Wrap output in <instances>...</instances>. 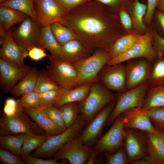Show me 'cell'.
I'll use <instances>...</instances> for the list:
<instances>
[{"label": "cell", "instance_id": "1", "mask_svg": "<svg viewBox=\"0 0 164 164\" xmlns=\"http://www.w3.org/2000/svg\"><path fill=\"white\" fill-rule=\"evenodd\" d=\"M62 24L74 31L92 54L98 49L109 52L114 42L127 33L118 14L97 0L74 8L66 15Z\"/></svg>", "mask_w": 164, "mask_h": 164}, {"label": "cell", "instance_id": "2", "mask_svg": "<svg viewBox=\"0 0 164 164\" xmlns=\"http://www.w3.org/2000/svg\"><path fill=\"white\" fill-rule=\"evenodd\" d=\"M117 99V94L111 92L99 81L93 83L87 97L79 103L78 114L87 124L102 109Z\"/></svg>", "mask_w": 164, "mask_h": 164}, {"label": "cell", "instance_id": "3", "mask_svg": "<svg viewBox=\"0 0 164 164\" xmlns=\"http://www.w3.org/2000/svg\"><path fill=\"white\" fill-rule=\"evenodd\" d=\"M112 58L109 52L98 49L89 57L72 64L78 73L76 87L99 81V73Z\"/></svg>", "mask_w": 164, "mask_h": 164}, {"label": "cell", "instance_id": "4", "mask_svg": "<svg viewBox=\"0 0 164 164\" xmlns=\"http://www.w3.org/2000/svg\"><path fill=\"white\" fill-rule=\"evenodd\" d=\"M87 123L81 116L70 127L61 133L50 136L39 148L32 154V156L37 158L47 157L54 154L65 144L80 134Z\"/></svg>", "mask_w": 164, "mask_h": 164}, {"label": "cell", "instance_id": "5", "mask_svg": "<svg viewBox=\"0 0 164 164\" xmlns=\"http://www.w3.org/2000/svg\"><path fill=\"white\" fill-rule=\"evenodd\" d=\"M21 134H46L45 132L32 121L22 109L18 108L16 114L9 117L5 116L0 119L1 136Z\"/></svg>", "mask_w": 164, "mask_h": 164}, {"label": "cell", "instance_id": "6", "mask_svg": "<svg viewBox=\"0 0 164 164\" xmlns=\"http://www.w3.org/2000/svg\"><path fill=\"white\" fill-rule=\"evenodd\" d=\"M149 86L146 81L138 86L117 94L115 105L106 124L110 126L120 114L131 109L142 107Z\"/></svg>", "mask_w": 164, "mask_h": 164}, {"label": "cell", "instance_id": "7", "mask_svg": "<svg viewBox=\"0 0 164 164\" xmlns=\"http://www.w3.org/2000/svg\"><path fill=\"white\" fill-rule=\"evenodd\" d=\"M157 57V54L153 46V36L149 27L142 39L127 52L112 59L105 66L122 63L129 60L143 58L153 63Z\"/></svg>", "mask_w": 164, "mask_h": 164}, {"label": "cell", "instance_id": "8", "mask_svg": "<svg viewBox=\"0 0 164 164\" xmlns=\"http://www.w3.org/2000/svg\"><path fill=\"white\" fill-rule=\"evenodd\" d=\"M124 116L123 113L114 120L110 129L97 142L94 149L98 152H112L124 145Z\"/></svg>", "mask_w": 164, "mask_h": 164}, {"label": "cell", "instance_id": "9", "mask_svg": "<svg viewBox=\"0 0 164 164\" xmlns=\"http://www.w3.org/2000/svg\"><path fill=\"white\" fill-rule=\"evenodd\" d=\"M47 71L50 77L61 87L70 89L75 87L78 73L72 64L58 60L50 59Z\"/></svg>", "mask_w": 164, "mask_h": 164}, {"label": "cell", "instance_id": "10", "mask_svg": "<svg viewBox=\"0 0 164 164\" xmlns=\"http://www.w3.org/2000/svg\"><path fill=\"white\" fill-rule=\"evenodd\" d=\"M99 81L110 91L121 93L127 91L125 65L105 66L99 73Z\"/></svg>", "mask_w": 164, "mask_h": 164}, {"label": "cell", "instance_id": "11", "mask_svg": "<svg viewBox=\"0 0 164 164\" xmlns=\"http://www.w3.org/2000/svg\"><path fill=\"white\" fill-rule=\"evenodd\" d=\"M34 4L40 27L64 21L67 14L56 0H34Z\"/></svg>", "mask_w": 164, "mask_h": 164}, {"label": "cell", "instance_id": "12", "mask_svg": "<svg viewBox=\"0 0 164 164\" xmlns=\"http://www.w3.org/2000/svg\"><path fill=\"white\" fill-rule=\"evenodd\" d=\"M37 22L29 16L25 19L11 33L15 42L29 50L37 47L41 29Z\"/></svg>", "mask_w": 164, "mask_h": 164}, {"label": "cell", "instance_id": "13", "mask_svg": "<svg viewBox=\"0 0 164 164\" xmlns=\"http://www.w3.org/2000/svg\"><path fill=\"white\" fill-rule=\"evenodd\" d=\"M90 150L82 143L81 134L65 144L55 153L53 159H67L71 164L87 163Z\"/></svg>", "mask_w": 164, "mask_h": 164}, {"label": "cell", "instance_id": "14", "mask_svg": "<svg viewBox=\"0 0 164 164\" xmlns=\"http://www.w3.org/2000/svg\"><path fill=\"white\" fill-rule=\"evenodd\" d=\"M127 61L125 67L127 90L147 81L152 63L143 58L133 59Z\"/></svg>", "mask_w": 164, "mask_h": 164}, {"label": "cell", "instance_id": "15", "mask_svg": "<svg viewBox=\"0 0 164 164\" xmlns=\"http://www.w3.org/2000/svg\"><path fill=\"white\" fill-rule=\"evenodd\" d=\"M116 101V100L105 107L87 124L81 134L84 145L89 146L97 139L115 105Z\"/></svg>", "mask_w": 164, "mask_h": 164}, {"label": "cell", "instance_id": "16", "mask_svg": "<svg viewBox=\"0 0 164 164\" xmlns=\"http://www.w3.org/2000/svg\"><path fill=\"white\" fill-rule=\"evenodd\" d=\"M129 162L148 155L144 132L133 128L125 129L124 145Z\"/></svg>", "mask_w": 164, "mask_h": 164}, {"label": "cell", "instance_id": "17", "mask_svg": "<svg viewBox=\"0 0 164 164\" xmlns=\"http://www.w3.org/2000/svg\"><path fill=\"white\" fill-rule=\"evenodd\" d=\"M31 67L27 65L20 67L14 63L0 57V82L5 92H10L26 75Z\"/></svg>", "mask_w": 164, "mask_h": 164}, {"label": "cell", "instance_id": "18", "mask_svg": "<svg viewBox=\"0 0 164 164\" xmlns=\"http://www.w3.org/2000/svg\"><path fill=\"white\" fill-rule=\"evenodd\" d=\"M0 57L8 60L22 67L25 65L24 60L27 56L29 50L16 43L14 40L11 29L0 36Z\"/></svg>", "mask_w": 164, "mask_h": 164}, {"label": "cell", "instance_id": "19", "mask_svg": "<svg viewBox=\"0 0 164 164\" xmlns=\"http://www.w3.org/2000/svg\"><path fill=\"white\" fill-rule=\"evenodd\" d=\"M123 113L125 129H135L151 133L157 131L153 126L147 111L141 107L131 109Z\"/></svg>", "mask_w": 164, "mask_h": 164}, {"label": "cell", "instance_id": "20", "mask_svg": "<svg viewBox=\"0 0 164 164\" xmlns=\"http://www.w3.org/2000/svg\"><path fill=\"white\" fill-rule=\"evenodd\" d=\"M92 54L80 40H73L62 46L58 60L72 64L89 57Z\"/></svg>", "mask_w": 164, "mask_h": 164}, {"label": "cell", "instance_id": "21", "mask_svg": "<svg viewBox=\"0 0 164 164\" xmlns=\"http://www.w3.org/2000/svg\"><path fill=\"white\" fill-rule=\"evenodd\" d=\"M151 164H162L164 159V131L144 132Z\"/></svg>", "mask_w": 164, "mask_h": 164}, {"label": "cell", "instance_id": "22", "mask_svg": "<svg viewBox=\"0 0 164 164\" xmlns=\"http://www.w3.org/2000/svg\"><path fill=\"white\" fill-rule=\"evenodd\" d=\"M24 111L50 136L57 135L64 130L54 123L46 114L39 108H24Z\"/></svg>", "mask_w": 164, "mask_h": 164}, {"label": "cell", "instance_id": "23", "mask_svg": "<svg viewBox=\"0 0 164 164\" xmlns=\"http://www.w3.org/2000/svg\"><path fill=\"white\" fill-rule=\"evenodd\" d=\"M92 84L87 83L70 89L60 87L58 96L53 106L59 108L67 103L83 101L88 96Z\"/></svg>", "mask_w": 164, "mask_h": 164}, {"label": "cell", "instance_id": "24", "mask_svg": "<svg viewBox=\"0 0 164 164\" xmlns=\"http://www.w3.org/2000/svg\"><path fill=\"white\" fill-rule=\"evenodd\" d=\"M125 9L132 19L135 32L144 35L148 29L143 22L147 9V4L142 2L140 0H134L126 6Z\"/></svg>", "mask_w": 164, "mask_h": 164}, {"label": "cell", "instance_id": "25", "mask_svg": "<svg viewBox=\"0 0 164 164\" xmlns=\"http://www.w3.org/2000/svg\"><path fill=\"white\" fill-rule=\"evenodd\" d=\"M37 47L49 50L51 54L49 59L59 60L62 46L54 37L50 26L43 27L41 29Z\"/></svg>", "mask_w": 164, "mask_h": 164}, {"label": "cell", "instance_id": "26", "mask_svg": "<svg viewBox=\"0 0 164 164\" xmlns=\"http://www.w3.org/2000/svg\"><path fill=\"white\" fill-rule=\"evenodd\" d=\"M143 35L134 32L126 33L117 39L111 47L110 53L112 58L129 50L142 38Z\"/></svg>", "mask_w": 164, "mask_h": 164}, {"label": "cell", "instance_id": "27", "mask_svg": "<svg viewBox=\"0 0 164 164\" xmlns=\"http://www.w3.org/2000/svg\"><path fill=\"white\" fill-rule=\"evenodd\" d=\"M39 73L36 68H31L24 77L11 90L10 94L18 96L34 91Z\"/></svg>", "mask_w": 164, "mask_h": 164}, {"label": "cell", "instance_id": "28", "mask_svg": "<svg viewBox=\"0 0 164 164\" xmlns=\"http://www.w3.org/2000/svg\"><path fill=\"white\" fill-rule=\"evenodd\" d=\"M29 16L18 10L0 6V27L6 31L9 30L14 24L21 22Z\"/></svg>", "mask_w": 164, "mask_h": 164}, {"label": "cell", "instance_id": "29", "mask_svg": "<svg viewBox=\"0 0 164 164\" xmlns=\"http://www.w3.org/2000/svg\"><path fill=\"white\" fill-rule=\"evenodd\" d=\"M164 106V85L149 87L142 108L147 111L152 108Z\"/></svg>", "mask_w": 164, "mask_h": 164}, {"label": "cell", "instance_id": "30", "mask_svg": "<svg viewBox=\"0 0 164 164\" xmlns=\"http://www.w3.org/2000/svg\"><path fill=\"white\" fill-rule=\"evenodd\" d=\"M50 26L54 37L61 46L71 40H79L77 35L74 31L59 22H54Z\"/></svg>", "mask_w": 164, "mask_h": 164}, {"label": "cell", "instance_id": "31", "mask_svg": "<svg viewBox=\"0 0 164 164\" xmlns=\"http://www.w3.org/2000/svg\"><path fill=\"white\" fill-rule=\"evenodd\" d=\"M26 134L0 135L1 148L10 151L16 155H21L22 148Z\"/></svg>", "mask_w": 164, "mask_h": 164}, {"label": "cell", "instance_id": "32", "mask_svg": "<svg viewBox=\"0 0 164 164\" xmlns=\"http://www.w3.org/2000/svg\"><path fill=\"white\" fill-rule=\"evenodd\" d=\"M0 6L12 8L27 15L34 22H37L34 0H7L1 3Z\"/></svg>", "mask_w": 164, "mask_h": 164}, {"label": "cell", "instance_id": "33", "mask_svg": "<svg viewBox=\"0 0 164 164\" xmlns=\"http://www.w3.org/2000/svg\"><path fill=\"white\" fill-rule=\"evenodd\" d=\"M149 87L164 85V57L157 55L152 63L149 78L147 81Z\"/></svg>", "mask_w": 164, "mask_h": 164}, {"label": "cell", "instance_id": "34", "mask_svg": "<svg viewBox=\"0 0 164 164\" xmlns=\"http://www.w3.org/2000/svg\"><path fill=\"white\" fill-rule=\"evenodd\" d=\"M50 137L46 134H26L22 148L21 155H30L32 151L41 146Z\"/></svg>", "mask_w": 164, "mask_h": 164}, {"label": "cell", "instance_id": "35", "mask_svg": "<svg viewBox=\"0 0 164 164\" xmlns=\"http://www.w3.org/2000/svg\"><path fill=\"white\" fill-rule=\"evenodd\" d=\"M60 86L49 76L47 70L39 72L36 87L34 91L41 93L59 89Z\"/></svg>", "mask_w": 164, "mask_h": 164}, {"label": "cell", "instance_id": "36", "mask_svg": "<svg viewBox=\"0 0 164 164\" xmlns=\"http://www.w3.org/2000/svg\"><path fill=\"white\" fill-rule=\"evenodd\" d=\"M79 103H67L59 108L67 128L73 124L78 117Z\"/></svg>", "mask_w": 164, "mask_h": 164}, {"label": "cell", "instance_id": "37", "mask_svg": "<svg viewBox=\"0 0 164 164\" xmlns=\"http://www.w3.org/2000/svg\"><path fill=\"white\" fill-rule=\"evenodd\" d=\"M16 101L18 108H38L40 106V93L33 91L24 94Z\"/></svg>", "mask_w": 164, "mask_h": 164}, {"label": "cell", "instance_id": "38", "mask_svg": "<svg viewBox=\"0 0 164 164\" xmlns=\"http://www.w3.org/2000/svg\"><path fill=\"white\" fill-rule=\"evenodd\" d=\"M147 111L154 128L164 131V106L152 108Z\"/></svg>", "mask_w": 164, "mask_h": 164}, {"label": "cell", "instance_id": "39", "mask_svg": "<svg viewBox=\"0 0 164 164\" xmlns=\"http://www.w3.org/2000/svg\"><path fill=\"white\" fill-rule=\"evenodd\" d=\"M105 153L106 164H126L129 163L128 155L124 146L111 154L107 152Z\"/></svg>", "mask_w": 164, "mask_h": 164}, {"label": "cell", "instance_id": "40", "mask_svg": "<svg viewBox=\"0 0 164 164\" xmlns=\"http://www.w3.org/2000/svg\"><path fill=\"white\" fill-rule=\"evenodd\" d=\"M38 108L45 112L54 123L61 127L64 130L67 129L60 108L54 106H40Z\"/></svg>", "mask_w": 164, "mask_h": 164}, {"label": "cell", "instance_id": "41", "mask_svg": "<svg viewBox=\"0 0 164 164\" xmlns=\"http://www.w3.org/2000/svg\"><path fill=\"white\" fill-rule=\"evenodd\" d=\"M157 33L164 38V12L156 9L151 24Z\"/></svg>", "mask_w": 164, "mask_h": 164}, {"label": "cell", "instance_id": "42", "mask_svg": "<svg viewBox=\"0 0 164 164\" xmlns=\"http://www.w3.org/2000/svg\"><path fill=\"white\" fill-rule=\"evenodd\" d=\"M107 6L113 13L118 14L122 9L134 0H97Z\"/></svg>", "mask_w": 164, "mask_h": 164}, {"label": "cell", "instance_id": "43", "mask_svg": "<svg viewBox=\"0 0 164 164\" xmlns=\"http://www.w3.org/2000/svg\"><path fill=\"white\" fill-rule=\"evenodd\" d=\"M0 160L4 164H26L19 156L16 155L5 149H0Z\"/></svg>", "mask_w": 164, "mask_h": 164}, {"label": "cell", "instance_id": "44", "mask_svg": "<svg viewBox=\"0 0 164 164\" xmlns=\"http://www.w3.org/2000/svg\"><path fill=\"white\" fill-rule=\"evenodd\" d=\"M59 92V89L40 93V106H53L57 100Z\"/></svg>", "mask_w": 164, "mask_h": 164}, {"label": "cell", "instance_id": "45", "mask_svg": "<svg viewBox=\"0 0 164 164\" xmlns=\"http://www.w3.org/2000/svg\"><path fill=\"white\" fill-rule=\"evenodd\" d=\"M153 36V46L157 55L164 57V38L159 36L151 25L148 26Z\"/></svg>", "mask_w": 164, "mask_h": 164}, {"label": "cell", "instance_id": "46", "mask_svg": "<svg viewBox=\"0 0 164 164\" xmlns=\"http://www.w3.org/2000/svg\"><path fill=\"white\" fill-rule=\"evenodd\" d=\"M121 24L127 33L135 32L131 18L125 9L121 10L118 13Z\"/></svg>", "mask_w": 164, "mask_h": 164}, {"label": "cell", "instance_id": "47", "mask_svg": "<svg viewBox=\"0 0 164 164\" xmlns=\"http://www.w3.org/2000/svg\"><path fill=\"white\" fill-rule=\"evenodd\" d=\"M159 0H147V9L146 13L143 18V22L148 27L151 24L154 13Z\"/></svg>", "mask_w": 164, "mask_h": 164}, {"label": "cell", "instance_id": "48", "mask_svg": "<svg viewBox=\"0 0 164 164\" xmlns=\"http://www.w3.org/2000/svg\"><path fill=\"white\" fill-rule=\"evenodd\" d=\"M67 14L75 8L92 0H56Z\"/></svg>", "mask_w": 164, "mask_h": 164}, {"label": "cell", "instance_id": "49", "mask_svg": "<svg viewBox=\"0 0 164 164\" xmlns=\"http://www.w3.org/2000/svg\"><path fill=\"white\" fill-rule=\"evenodd\" d=\"M21 158L27 164H60L63 162H59L54 159H45L34 157L30 155L22 156Z\"/></svg>", "mask_w": 164, "mask_h": 164}, {"label": "cell", "instance_id": "50", "mask_svg": "<svg viewBox=\"0 0 164 164\" xmlns=\"http://www.w3.org/2000/svg\"><path fill=\"white\" fill-rule=\"evenodd\" d=\"M18 110L17 101L12 98L7 99L3 108V112L5 115L9 117L14 116Z\"/></svg>", "mask_w": 164, "mask_h": 164}, {"label": "cell", "instance_id": "51", "mask_svg": "<svg viewBox=\"0 0 164 164\" xmlns=\"http://www.w3.org/2000/svg\"><path fill=\"white\" fill-rule=\"evenodd\" d=\"M44 50L37 47H34L29 50L27 56L33 60H39L47 56Z\"/></svg>", "mask_w": 164, "mask_h": 164}, {"label": "cell", "instance_id": "52", "mask_svg": "<svg viewBox=\"0 0 164 164\" xmlns=\"http://www.w3.org/2000/svg\"><path fill=\"white\" fill-rule=\"evenodd\" d=\"M129 163L131 164H151L148 155L139 159L131 161Z\"/></svg>", "mask_w": 164, "mask_h": 164}, {"label": "cell", "instance_id": "53", "mask_svg": "<svg viewBox=\"0 0 164 164\" xmlns=\"http://www.w3.org/2000/svg\"><path fill=\"white\" fill-rule=\"evenodd\" d=\"M98 152L95 149L92 152H90L87 164H94V163Z\"/></svg>", "mask_w": 164, "mask_h": 164}, {"label": "cell", "instance_id": "54", "mask_svg": "<svg viewBox=\"0 0 164 164\" xmlns=\"http://www.w3.org/2000/svg\"><path fill=\"white\" fill-rule=\"evenodd\" d=\"M156 9L164 12V0H160L157 6Z\"/></svg>", "mask_w": 164, "mask_h": 164}, {"label": "cell", "instance_id": "55", "mask_svg": "<svg viewBox=\"0 0 164 164\" xmlns=\"http://www.w3.org/2000/svg\"><path fill=\"white\" fill-rule=\"evenodd\" d=\"M141 2H142L145 4H147V0H140Z\"/></svg>", "mask_w": 164, "mask_h": 164}, {"label": "cell", "instance_id": "56", "mask_svg": "<svg viewBox=\"0 0 164 164\" xmlns=\"http://www.w3.org/2000/svg\"><path fill=\"white\" fill-rule=\"evenodd\" d=\"M7 0H0V2L2 3Z\"/></svg>", "mask_w": 164, "mask_h": 164}, {"label": "cell", "instance_id": "57", "mask_svg": "<svg viewBox=\"0 0 164 164\" xmlns=\"http://www.w3.org/2000/svg\"><path fill=\"white\" fill-rule=\"evenodd\" d=\"M162 164H164V160H163V161L162 162Z\"/></svg>", "mask_w": 164, "mask_h": 164}]
</instances>
